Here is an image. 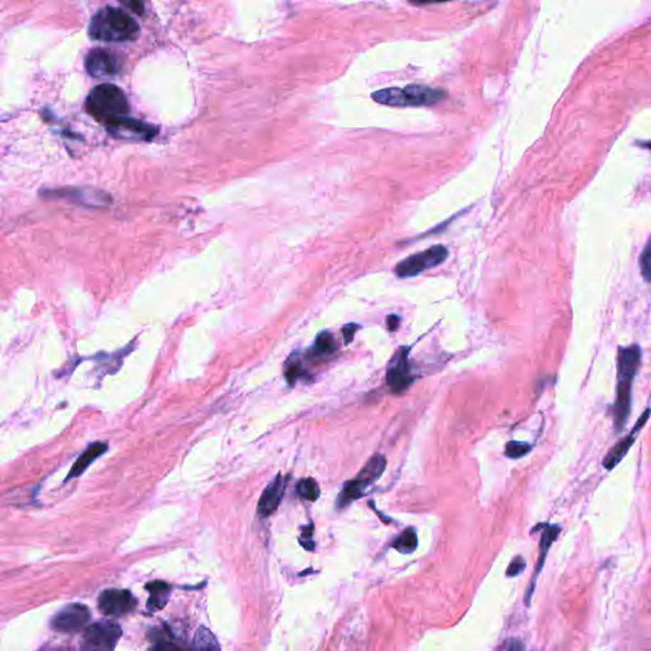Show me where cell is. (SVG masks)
<instances>
[{
    "label": "cell",
    "mask_w": 651,
    "mask_h": 651,
    "mask_svg": "<svg viewBox=\"0 0 651 651\" xmlns=\"http://www.w3.org/2000/svg\"><path fill=\"white\" fill-rule=\"evenodd\" d=\"M641 349L639 345H631L618 349L617 358L616 401L613 403L612 415L617 432H621L627 425L632 407V385L641 364Z\"/></svg>",
    "instance_id": "6da1fadb"
},
{
    "label": "cell",
    "mask_w": 651,
    "mask_h": 651,
    "mask_svg": "<svg viewBox=\"0 0 651 651\" xmlns=\"http://www.w3.org/2000/svg\"><path fill=\"white\" fill-rule=\"evenodd\" d=\"M139 33L140 28L135 19L119 8H103L95 13L89 24V36L98 41H134Z\"/></svg>",
    "instance_id": "7a4b0ae2"
},
{
    "label": "cell",
    "mask_w": 651,
    "mask_h": 651,
    "mask_svg": "<svg viewBox=\"0 0 651 651\" xmlns=\"http://www.w3.org/2000/svg\"><path fill=\"white\" fill-rule=\"evenodd\" d=\"M85 108L89 115L106 125L127 116L130 106L123 89L113 84H100L89 92Z\"/></svg>",
    "instance_id": "3957f363"
},
{
    "label": "cell",
    "mask_w": 651,
    "mask_h": 651,
    "mask_svg": "<svg viewBox=\"0 0 651 651\" xmlns=\"http://www.w3.org/2000/svg\"><path fill=\"white\" fill-rule=\"evenodd\" d=\"M447 93L443 89L432 88L420 84H409L403 88L380 89L374 92L372 98L380 105L392 107L432 106L443 101Z\"/></svg>",
    "instance_id": "277c9868"
},
{
    "label": "cell",
    "mask_w": 651,
    "mask_h": 651,
    "mask_svg": "<svg viewBox=\"0 0 651 651\" xmlns=\"http://www.w3.org/2000/svg\"><path fill=\"white\" fill-rule=\"evenodd\" d=\"M385 467H387V459L382 454H374L365 466L361 468L360 472L358 474L354 480L346 482L343 486V490L340 496H338V506L345 508L351 503H354L358 499L364 496L368 490L380 479V476L385 474Z\"/></svg>",
    "instance_id": "5b68a950"
},
{
    "label": "cell",
    "mask_w": 651,
    "mask_h": 651,
    "mask_svg": "<svg viewBox=\"0 0 651 651\" xmlns=\"http://www.w3.org/2000/svg\"><path fill=\"white\" fill-rule=\"evenodd\" d=\"M40 195L45 199L53 200H63L71 202L79 207H105L113 202V197L103 189L95 187H58V189H46L40 191Z\"/></svg>",
    "instance_id": "8992f818"
},
{
    "label": "cell",
    "mask_w": 651,
    "mask_h": 651,
    "mask_svg": "<svg viewBox=\"0 0 651 651\" xmlns=\"http://www.w3.org/2000/svg\"><path fill=\"white\" fill-rule=\"evenodd\" d=\"M448 255L449 252L443 244L432 246L422 252H417L398 262L395 267V273L398 278H414L427 270L442 265Z\"/></svg>",
    "instance_id": "52a82bcc"
},
{
    "label": "cell",
    "mask_w": 651,
    "mask_h": 651,
    "mask_svg": "<svg viewBox=\"0 0 651 651\" xmlns=\"http://www.w3.org/2000/svg\"><path fill=\"white\" fill-rule=\"evenodd\" d=\"M123 635L118 623L102 621L88 626L83 635V649L85 650H113Z\"/></svg>",
    "instance_id": "ba28073f"
},
{
    "label": "cell",
    "mask_w": 651,
    "mask_h": 651,
    "mask_svg": "<svg viewBox=\"0 0 651 651\" xmlns=\"http://www.w3.org/2000/svg\"><path fill=\"white\" fill-rule=\"evenodd\" d=\"M409 348H401L392 358L387 369L385 380L393 393H403L414 383L409 360Z\"/></svg>",
    "instance_id": "9c48e42d"
},
{
    "label": "cell",
    "mask_w": 651,
    "mask_h": 651,
    "mask_svg": "<svg viewBox=\"0 0 651 651\" xmlns=\"http://www.w3.org/2000/svg\"><path fill=\"white\" fill-rule=\"evenodd\" d=\"M107 130L113 137L129 140H152L158 134V129L153 125L145 124L139 120L130 119L127 116L113 120L106 124Z\"/></svg>",
    "instance_id": "30bf717a"
},
{
    "label": "cell",
    "mask_w": 651,
    "mask_h": 651,
    "mask_svg": "<svg viewBox=\"0 0 651 651\" xmlns=\"http://www.w3.org/2000/svg\"><path fill=\"white\" fill-rule=\"evenodd\" d=\"M137 598L129 590L107 589L98 599V607L103 615L121 617L131 613L137 607Z\"/></svg>",
    "instance_id": "8fae6325"
},
{
    "label": "cell",
    "mask_w": 651,
    "mask_h": 651,
    "mask_svg": "<svg viewBox=\"0 0 651 651\" xmlns=\"http://www.w3.org/2000/svg\"><path fill=\"white\" fill-rule=\"evenodd\" d=\"M90 620L89 610L83 604H71L53 617V627L63 634H75L82 631Z\"/></svg>",
    "instance_id": "7c38bea8"
},
{
    "label": "cell",
    "mask_w": 651,
    "mask_h": 651,
    "mask_svg": "<svg viewBox=\"0 0 651 651\" xmlns=\"http://www.w3.org/2000/svg\"><path fill=\"white\" fill-rule=\"evenodd\" d=\"M538 527L542 528V534H541V541H539V556L537 563H536V568H534L532 580L528 585L526 597H524V603L527 607L531 605V599H532L533 593L536 589V584L538 580L539 574H541L543 565H545L546 557H547V553L550 551L551 546L553 545V542L556 541L557 537L561 533V527L556 526V524L541 523V524H538Z\"/></svg>",
    "instance_id": "4fadbf2b"
},
{
    "label": "cell",
    "mask_w": 651,
    "mask_h": 651,
    "mask_svg": "<svg viewBox=\"0 0 651 651\" xmlns=\"http://www.w3.org/2000/svg\"><path fill=\"white\" fill-rule=\"evenodd\" d=\"M120 66L119 56L105 48H95L85 58V69L92 77H113L119 73Z\"/></svg>",
    "instance_id": "5bb4252c"
},
{
    "label": "cell",
    "mask_w": 651,
    "mask_h": 651,
    "mask_svg": "<svg viewBox=\"0 0 651 651\" xmlns=\"http://www.w3.org/2000/svg\"><path fill=\"white\" fill-rule=\"evenodd\" d=\"M649 415H650V409L647 407V409L645 410V412L641 415L639 419H637V421H636V424H635L634 427H632V430L628 432L625 438H622L621 440H620V442L605 454L603 459L604 469L612 471V469L616 467L617 464L621 462L622 459L626 457L628 450L631 449V447H632L635 442H636L639 432L642 430V427H645L646 422L649 420Z\"/></svg>",
    "instance_id": "9a60e30c"
},
{
    "label": "cell",
    "mask_w": 651,
    "mask_h": 651,
    "mask_svg": "<svg viewBox=\"0 0 651 651\" xmlns=\"http://www.w3.org/2000/svg\"><path fill=\"white\" fill-rule=\"evenodd\" d=\"M285 486H286V481L281 474H278L271 481V484L266 486V489L261 495L259 506H257L259 514L261 516L266 518L269 515L273 514L274 511H276L278 505L281 503V499L284 496Z\"/></svg>",
    "instance_id": "2e32d148"
},
{
    "label": "cell",
    "mask_w": 651,
    "mask_h": 651,
    "mask_svg": "<svg viewBox=\"0 0 651 651\" xmlns=\"http://www.w3.org/2000/svg\"><path fill=\"white\" fill-rule=\"evenodd\" d=\"M107 450V444L105 443H95L88 447V449L84 452L82 456L79 457L77 462L71 468V474H68L66 480L69 479H75L78 476L83 474L84 471L89 467V464L95 462L98 457L102 456Z\"/></svg>",
    "instance_id": "e0dca14e"
},
{
    "label": "cell",
    "mask_w": 651,
    "mask_h": 651,
    "mask_svg": "<svg viewBox=\"0 0 651 651\" xmlns=\"http://www.w3.org/2000/svg\"><path fill=\"white\" fill-rule=\"evenodd\" d=\"M149 597L148 608L150 610H162L166 607L167 602L171 595V586L165 581H153L147 585Z\"/></svg>",
    "instance_id": "ac0fdd59"
},
{
    "label": "cell",
    "mask_w": 651,
    "mask_h": 651,
    "mask_svg": "<svg viewBox=\"0 0 651 651\" xmlns=\"http://www.w3.org/2000/svg\"><path fill=\"white\" fill-rule=\"evenodd\" d=\"M338 348V343L333 338V335L330 332H322L316 338V343H314L313 348L311 349L309 356L317 360L325 359L327 356H331L333 353H336Z\"/></svg>",
    "instance_id": "d6986e66"
},
{
    "label": "cell",
    "mask_w": 651,
    "mask_h": 651,
    "mask_svg": "<svg viewBox=\"0 0 651 651\" xmlns=\"http://www.w3.org/2000/svg\"><path fill=\"white\" fill-rule=\"evenodd\" d=\"M417 546H419L417 533L415 531V528L412 527L406 528V529L392 542V547H393L395 550L398 551L400 553H403V555L414 553L415 551L417 550Z\"/></svg>",
    "instance_id": "ffe728a7"
},
{
    "label": "cell",
    "mask_w": 651,
    "mask_h": 651,
    "mask_svg": "<svg viewBox=\"0 0 651 651\" xmlns=\"http://www.w3.org/2000/svg\"><path fill=\"white\" fill-rule=\"evenodd\" d=\"M192 646L195 649H202V650H219L220 649V645L215 639V636L212 634L210 630L205 627L197 630L194 641H192Z\"/></svg>",
    "instance_id": "44dd1931"
},
{
    "label": "cell",
    "mask_w": 651,
    "mask_h": 651,
    "mask_svg": "<svg viewBox=\"0 0 651 651\" xmlns=\"http://www.w3.org/2000/svg\"><path fill=\"white\" fill-rule=\"evenodd\" d=\"M296 491L299 494V496L309 500V501H316L321 495L320 486L316 482V480L311 477L299 481L296 486Z\"/></svg>",
    "instance_id": "7402d4cb"
},
{
    "label": "cell",
    "mask_w": 651,
    "mask_h": 651,
    "mask_svg": "<svg viewBox=\"0 0 651 651\" xmlns=\"http://www.w3.org/2000/svg\"><path fill=\"white\" fill-rule=\"evenodd\" d=\"M531 450H532V445L529 443L519 442V440H510L509 443L505 445L504 454L510 459H519V458L527 456Z\"/></svg>",
    "instance_id": "603a6c76"
},
{
    "label": "cell",
    "mask_w": 651,
    "mask_h": 651,
    "mask_svg": "<svg viewBox=\"0 0 651 651\" xmlns=\"http://www.w3.org/2000/svg\"><path fill=\"white\" fill-rule=\"evenodd\" d=\"M303 374H304V369H303L301 359H298L296 355L291 356L285 367V378L288 380V383L291 385H296V380L302 378Z\"/></svg>",
    "instance_id": "cb8c5ba5"
},
{
    "label": "cell",
    "mask_w": 651,
    "mask_h": 651,
    "mask_svg": "<svg viewBox=\"0 0 651 651\" xmlns=\"http://www.w3.org/2000/svg\"><path fill=\"white\" fill-rule=\"evenodd\" d=\"M640 267H641V274L645 278L646 283H649L651 278V246L650 241L646 243L645 249L640 256Z\"/></svg>",
    "instance_id": "d4e9b609"
},
{
    "label": "cell",
    "mask_w": 651,
    "mask_h": 651,
    "mask_svg": "<svg viewBox=\"0 0 651 651\" xmlns=\"http://www.w3.org/2000/svg\"><path fill=\"white\" fill-rule=\"evenodd\" d=\"M526 566H527V563H526L524 557L515 556L514 558H513V561H511L509 566H508V568H506V576H508V578L519 576V575L524 573Z\"/></svg>",
    "instance_id": "484cf974"
},
{
    "label": "cell",
    "mask_w": 651,
    "mask_h": 651,
    "mask_svg": "<svg viewBox=\"0 0 651 651\" xmlns=\"http://www.w3.org/2000/svg\"><path fill=\"white\" fill-rule=\"evenodd\" d=\"M119 1L131 12L137 13V14H142L144 12L142 0H119Z\"/></svg>",
    "instance_id": "4316f807"
},
{
    "label": "cell",
    "mask_w": 651,
    "mask_h": 651,
    "mask_svg": "<svg viewBox=\"0 0 651 651\" xmlns=\"http://www.w3.org/2000/svg\"><path fill=\"white\" fill-rule=\"evenodd\" d=\"M359 328V326L354 325V323H350V325L345 326L343 328V341L348 345L350 341H353V338L355 336L356 330Z\"/></svg>",
    "instance_id": "83f0119b"
},
{
    "label": "cell",
    "mask_w": 651,
    "mask_h": 651,
    "mask_svg": "<svg viewBox=\"0 0 651 651\" xmlns=\"http://www.w3.org/2000/svg\"><path fill=\"white\" fill-rule=\"evenodd\" d=\"M500 649H504V650H519L521 649V650H523V649H526V646L523 645L521 640L511 639L506 640Z\"/></svg>",
    "instance_id": "f1b7e54d"
},
{
    "label": "cell",
    "mask_w": 651,
    "mask_h": 651,
    "mask_svg": "<svg viewBox=\"0 0 651 651\" xmlns=\"http://www.w3.org/2000/svg\"><path fill=\"white\" fill-rule=\"evenodd\" d=\"M387 325H388V328H390L391 331H396L397 328H398V326H400V317H397V316H393V314H392V316H390V317L387 318Z\"/></svg>",
    "instance_id": "f546056e"
},
{
    "label": "cell",
    "mask_w": 651,
    "mask_h": 651,
    "mask_svg": "<svg viewBox=\"0 0 651 651\" xmlns=\"http://www.w3.org/2000/svg\"><path fill=\"white\" fill-rule=\"evenodd\" d=\"M414 6H424V4H435V3H445L449 0H407Z\"/></svg>",
    "instance_id": "4dcf8cb0"
}]
</instances>
